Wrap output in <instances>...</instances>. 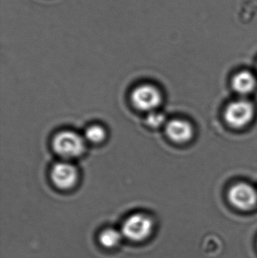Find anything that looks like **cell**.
<instances>
[{"label":"cell","instance_id":"cell-1","mask_svg":"<svg viewBox=\"0 0 257 258\" xmlns=\"http://www.w3.org/2000/svg\"><path fill=\"white\" fill-rule=\"evenodd\" d=\"M51 146L54 153L63 160L70 161L85 153L87 142L84 137L77 132L64 130L54 135Z\"/></svg>","mask_w":257,"mask_h":258},{"label":"cell","instance_id":"cell-2","mask_svg":"<svg viewBox=\"0 0 257 258\" xmlns=\"http://www.w3.org/2000/svg\"><path fill=\"white\" fill-rule=\"evenodd\" d=\"M162 95L153 85L141 84L131 92V101L134 108L141 112L155 111L162 102Z\"/></svg>","mask_w":257,"mask_h":258},{"label":"cell","instance_id":"cell-3","mask_svg":"<svg viewBox=\"0 0 257 258\" xmlns=\"http://www.w3.org/2000/svg\"><path fill=\"white\" fill-rule=\"evenodd\" d=\"M254 114V106L250 101L238 100L226 107L224 118L230 126L240 128L248 125L253 120Z\"/></svg>","mask_w":257,"mask_h":258},{"label":"cell","instance_id":"cell-4","mask_svg":"<svg viewBox=\"0 0 257 258\" xmlns=\"http://www.w3.org/2000/svg\"><path fill=\"white\" fill-rule=\"evenodd\" d=\"M50 177L56 187L61 190H69L78 183L79 173L75 165L69 161L63 160L53 165Z\"/></svg>","mask_w":257,"mask_h":258},{"label":"cell","instance_id":"cell-5","mask_svg":"<svg viewBox=\"0 0 257 258\" xmlns=\"http://www.w3.org/2000/svg\"><path fill=\"white\" fill-rule=\"evenodd\" d=\"M152 220L144 214H134L130 216L122 226L125 237L132 241H142L150 235L152 230Z\"/></svg>","mask_w":257,"mask_h":258},{"label":"cell","instance_id":"cell-6","mask_svg":"<svg viewBox=\"0 0 257 258\" xmlns=\"http://www.w3.org/2000/svg\"><path fill=\"white\" fill-rule=\"evenodd\" d=\"M228 198L231 204L240 210H251L257 205L256 189L245 183L232 186L229 190Z\"/></svg>","mask_w":257,"mask_h":258},{"label":"cell","instance_id":"cell-7","mask_svg":"<svg viewBox=\"0 0 257 258\" xmlns=\"http://www.w3.org/2000/svg\"><path fill=\"white\" fill-rule=\"evenodd\" d=\"M164 128L167 138L178 144L189 142L194 135L193 125L184 119H172L167 122Z\"/></svg>","mask_w":257,"mask_h":258},{"label":"cell","instance_id":"cell-8","mask_svg":"<svg viewBox=\"0 0 257 258\" xmlns=\"http://www.w3.org/2000/svg\"><path fill=\"white\" fill-rule=\"evenodd\" d=\"M232 89L241 95H249L256 89V80L248 71L238 73L232 79Z\"/></svg>","mask_w":257,"mask_h":258},{"label":"cell","instance_id":"cell-9","mask_svg":"<svg viewBox=\"0 0 257 258\" xmlns=\"http://www.w3.org/2000/svg\"><path fill=\"white\" fill-rule=\"evenodd\" d=\"M107 131L102 125L98 124L89 125L84 131V137L86 142L92 144H100L107 138Z\"/></svg>","mask_w":257,"mask_h":258},{"label":"cell","instance_id":"cell-10","mask_svg":"<svg viewBox=\"0 0 257 258\" xmlns=\"http://www.w3.org/2000/svg\"><path fill=\"white\" fill-rule=\"evenodd\" d=\"M121 241V234L114 230H107L100 236V242L106 248H113Z\"/></svg>","mask_w":257,"mask_h":258},{"label":"cell","instance_id":"cell-11","mask_svg":"<svg viewBox=\"0 0 257 258\" xmlns=\"http://www.w3.org/2000/svg\"><path fill=\"white\" fill-rule=\"evenodd\" d=\"M165 115L159 111L150 112L147 113L146 118V124L152 128H159L167 124Z\"/></svg>","mask_w":257,"mask_h":258}]
</instances>
